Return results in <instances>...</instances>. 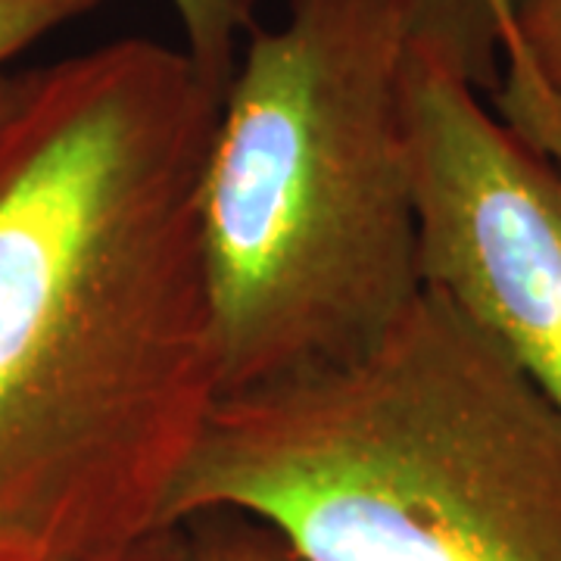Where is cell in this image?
Here are the masks:
<instances>
[{
  "label": "cell",
  "instance_id": "cell-4",
  "mask_svg": "<svg viewBox=\"0 0 561 561\" xmlns=\"http://www.w3.org/2000/svg\"><path fill=\"white\" fill-rule=\"evenodd\" d=\"M427 41L402 66L424 287L500 343L561 412V165L496 119Z\"/></svg>",
  "mask_w": 561,
  "mask_h": 561
},
{
  "label": "cell",
  "instance_id": "cell-1",
  "mask_svg": "<svg viewBox=\"0 0 561 561\" xmlns=\"http://www.w3.org/2000/svg\"><path fill=\"white\" fill-rule=\"evenodd\" d=\"M221 88L181 44L16 69L0 122V561L165 527L225 397L201 184Z\"/></svg>",
  "mask_w": 561,
  "mask_h": 561
},
{
  "label": "cell",
  "instance_id": "cell-3",
  "mask_svg": "<svg viewBox=\"0 0 561 561\" xmlns=\"http://www.w3.org/2000/svg\"><path fill=\"white\" fill-rule=\"evenodd\" d=\"M409 44L412 0H287L243 41L201 184L225 397L359 356L424 290Z\"/></svg>",
  "mask_w": 561,
  "mask_h": 561
},
{
  "label": "cell",
  "instance_id": "cell-8",
  "mask_svg": "<svg viewBox=\"0 0 561 561\" xmlns=\"http://www.w3.org/2000/svg\"><path fill=\"white\" fill-rule=\"evenodd\" d=\"M103 0H0V76L28 47L94 13Z\"/></svg>",
  "mask_w": 561,
  "mask_h": 561
},
{
  "label": "cell",
  "instance_id": "cell-5",
  "mask_svg": "<svg viewBox=\"0 0 561 561\" xmlns=\"http://www.w3.org/2000/svg\"><path fill=\"white\" fill-rule=\"evenodd\" d=\"M502 122L561 165V0H522L502 41Z\"/></svg>",
  "mask_w": 561,
  "mask_h": 561
},
{
  "label": "cell",
  "instance_id": "cell-2",
  "mask_svg": "<svg viewBox=\"0 0 561 561\" xmlns=\"http://www.w3.org/2000/svg\"><path fill=\"white\" fill-rule=\"evenodd\" d=\"M203 515L297 561H561V412L424 287L359 356L221 397L165 505Z\"/></svg>",
  "mask_w": 561,
  "mask_h": 561
},
{
  "label": "cell",
  "instance_id": "cell-9",
  "mask_svg": "<svg viewBox=\"0 0 561 561\" xmlns=\"http://www.w3.org/2000/svg\"><path fill=\"white\" fill-rule=\"evenodd\" d=\"M187 530L201 561H297L268 527L241 515H203Z\"/></svg>",
  "mask_w": 561,
  "mask_h": 561
},
{
  "label": "cell",
  "instance_id": "cell-6",
  "mask_svg": "<svg viewBox=\"0 0 561 561\" xmlns=\"http://www.w3.org/2000/svg\"><path fill=\"white\" fill-rule=\"evenodd\" d=\"M522 0H415L421 28L440 38L481 81L496 79L502 41Z\"/></svg>",
  "mask_w": 561,
  "mask_h": 561
},
{
  "label": "cell",
  "instance_id": "cell-11",
  "mask_svg": "<svg viewBox=\"0 0 561 561\" xmlns=\"http://www.w3.org/2000/svg\"><path fill=\"white\" fill-rule=\"evenodd\" d=\"M13 94H16V69H10V72L0 76V122H3L10 103H13Z\"/></svg>",
  "mask_w": 561,
  "mask_h": 561
},
{
  "label": "cell",
  "instance_id": "cell-7",
  "mask_svg": "<svg viewBox=\"0 0 561 561\" xmlns=\"http://www.w3.org/2000/svg\"><path fill=\"white\" fill-rule=\"evenodd\" d=\"M179 20L181 50L225 91L243 41L260 25L265 0H169Z\"/></svg>",
  "mask_w": 561,
  "mask_h": 561
},
{
  "label": "cell",
  "instance_id": "cell-10",
  "mask_svg": "<svg viewBox=\"0 0 561 561\" xmlns=\"http://www.w3.org/2000/svg\"><path fill=\"white\" fill-rule=\"evenodd\" d=\"M98 561H201L187 524H165Z\"/></svg>",
  "mask_w": 561,
  "mask_h": 561
}]
</instances>
